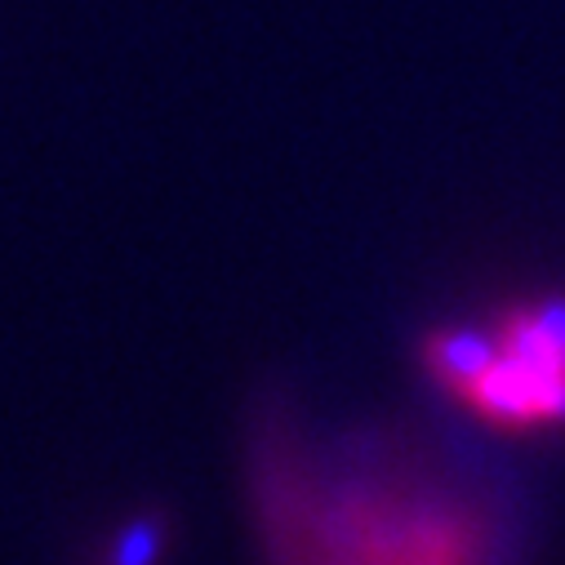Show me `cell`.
Segmentation results:
<instances>
[{
    "mask_svg": "<svg viewBox=\"0 0 565 565\" xmlns=\"http://www.w3.org/2000/svg\"><path fill=\"white\" fill-rule=\"evenodd\" d=\"M423 370L446 401L503 433H565V295H521L481 321L423 339Z\"/></svg>",
    "mask_w": 565,
    "mask_h": 565,
    "instance_id": "2",
    "label": "cell"
},
{
    "mask_svg": "<svg viewBox=\"0 0 565 565\" xmlns=\"http://www.w3.org/2000/svg\"><path fill=\"white\" fill-rule=\"evenodd\" d=\"M512 472L441 418L258 414L249 499L267 565H525Z\"/></svg>",
    "mask_w": 565,
    "mask_h": 565,
    "instance_id": "1",
    "label": "cell"
},
{
    "mask_svg": "<svg viewBox=\"0 0 565 565\" xmlns=\"http://www.w3.org/2000/svg\"><path fill=\"white\" fill-rule=\"evenodd\" d=\"M152 556H157V530H152V525H134V530L116 543L111 565H152Z\"/></svg>",
    "mask_w": 565,
    "mask_h": 565,
    "instance_id": "3",
    "label": "cell"
}]
</instances>
